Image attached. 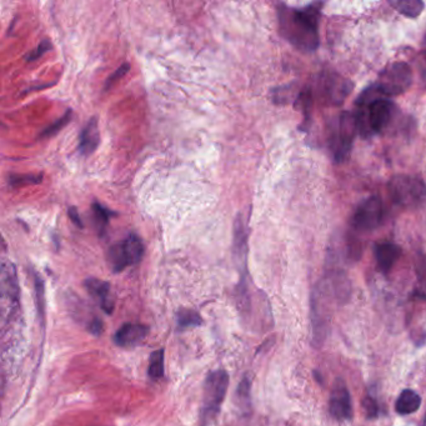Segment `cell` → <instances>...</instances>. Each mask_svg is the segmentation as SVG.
Masks as SVG:
<instances>
[{
  "instance_id": "cell-1",
  "label": "cell",
  "mask_w": 426,
  "mask_h": 426,
  "mask_svg": "<svg viewBox=\"0 0 426 426\" xmlns=\"http://www.w3.org/2000/svg\"><path fill=\"white\" fill-rule=\"evenodd\" d=\"M323 3H311L302 8L280 4L278 19L280 33L297 51L313 53L319 48V22Z\"/></svg>"
},
{
  "instance_id": "cell-2",
  "label": "cell",
  "mask_w": 426,
  "mask_h": 426,
  "mask_svg": "<svg viewBox=\"0 0 426 426\" xmlns=\"http://www.w3.org/2000/svg\"><path fill=\"white\" fill-rule=\"evenodd\" d=\"M387 191L394 204L405 210L420 208L426 202V184L414 175H395L387 184Z\"/></svg>"
},
{
  "instance_id": "cell-3",
  "label": "cell",
  "mask_w": 426,
  "mask_h": 426,
  "mask_svg": "<svg viewBox=\"0 0 426 426\" xmlns=\"http://www.w3.org/2000/svg\"><path fill=\"white\" fill-rule=\"evenodd\" d=\"M229 387V374L223 369L209 373L204 382L200 424L208 426L218 416Z\"/></svg>"
},
{
  "instance_id": "cell-4",
  "label": "cell",
  "mask_w": 426,
  "mask_h": 426,
  "mask_svg": "<svg viewBox=\"0 0 426 426\" xmlns=\"http://www.w3.org/2000/svg\"><path fill=\"white\" fill-rule=\"evenodd\" d=\"M359 133L355 112H344L339 115L329 135V150L335 163H342L353 150L355 135Z\"/></svg>"
},
{
  "instance_id": "cell-5",
  "label": "cell",
  "mask_w": 426,
  "mask_h": 426,
  "mask_svg": "<svg viewBox=\"0 0 426 426\" xmlns=\"http://www.w3.org/2000/svg\"><path fill=\"white\" fill-rule=\"evenodd\" d=\"M413 84V70L408 63L396 62L389 64L379 74L375 85L384 98L398 96L405 93Z\"/></svg>"
},
{
  "instance_id": "cell-6",
  "label": "cell",
  "mask_w": 426,
  "mask_h": 426,
  "mask_svg": "<svg viewBox=\"0 0 426 426\" xmlns=\"http://www.w3.org/2000/svg\"><path fill=\"white\" fill-rule=\"evenodd\" d=\"M143 255V240L134 233H130L125 239L109 247L108 263L112 273H120L128 266L141 263Z\"/></svg>"
},
{
  "instance_id": "cell-7",
  "label": "cell",
  "mask_w": 426,
  "mask_h": 426,
  "mask_svg": "<svg viewBox=\"0 0 426 426\" xmlns=\"http://www.w3.org/2000/svg\"><path fill=\"white\" fill-rule=\"evenodd\" d=\"M385 214L387 212L382 198L373 195L358 204L350 219V224L356 231L369 233L384 223Z\"/></svg>"
},
{
  "instance_id": "cell-8",
  "label": "cell",
  "mask_w": 426,
  "mask_h": 426,
  "mask_svg": "<svg viewBox=\"0 0 426 426\" xmlns=\"http://www.w3.org/2000/svg\"><path fill=\"white\" fill-rule=\"evenodd\" d=\"M354 89L351 80L337 73H323L318 79L316 90L320 98L329 105H342Z\"/></svg>"
},
{
  "instance_id": "cell-9",
  "label": "cell",
  "mask_w": 426,
  "mask_h": 426,
  "mask_svg": "<svg viewBox=\"0 0 426 426\" xmlns=\"http://www.w3.org/2000/svg\"><path fill=\"white\" fill-rule=\"evenodd\" d=\"M233 255L236 265L240 271V297L247 295V285H245V276H247V234L244 221L241 215L234 221V241H233Z\"/></svg>"
},
{
  "instance_id": "cell-10",
  "label": "cell",
  "mask_w": 426,
  "mask_h": 426,
  "mask_svg": "<svg viewBox=\"0 0 426 426\" xmlns=\"http://www.w3.org/2000/svg\"><path fill=\"white\" fill-rule=\"evenodd\" d=\"M329 410L331 416L337 420L353 419V403L347 384L342 382V379H337L331 389Z\"/></svg>"
},
{
  "instance_id": "cell-11",
  "label": "cell",
  "mask_w": 426,
  "mask_h": 426,
  "mask_svg": "<svg viewBox=\"0 0 426 426\" xmlns=\"http://www.w3.org/2000/svg\"><path fill=\"white\" fill-rule=\"evenodd\" d=\"M19 283H18L17 269L14 264L8 259L1 262V295L13 306L19 303Z\"/></svg>"
},
{
  "instance_id": "cell-12",
  "label": "cell",
  "mask_w": 426,
  "mask_h": 426,
  "mask_svg": "<svg viewBox=\"0 0 426 426\" xmlns=\"http://www.w3.org/2000/svg\"><path fill=\"white\" fill-rule=\"evenodd\" d=\"M149 330V326L144 324L127 323L119 328L112 340L120 348H134L146 339Z\"/></svg>"
},
{
  "instance_id": "cell-13",
  "label": "cell",
  "mask_w": 426,
  "mask_h": 426,
  "mask_svg": "<svg viewBox=\"0 0 426 426\" xmlns=\"http://www.w3.org/2000/svg\"><path fill=\"white\" fill-rule=\"evenodd\" d=\"M401 254H403L401 247H399L398 244L390 243V241L377 243L374 247L376 265L384 274H387L390 270L393 269L394 265L398 263Z\"/></svg>"
},
{
  "instance_id": "cell-14",
  "label": "cell",
  "mask_w": 426,
  "mask_h": 426,
  "mask_svg": "<svg viewBox=\"0 0 426 426\" xmlns=\"http://www.w3.org/2000/svg\"><path fill=\"white\" fill-rule=\"evenodd\" d=\"M84 286L90 295L99 303L103 311L105 314L112 315L114 311V302L110 295V284L96 278H89L84 281Z\"/></svg>"
},
{
  "instance_id": "cell-15",
  "label": "cell",
  "mask_w": 426,
  "mask_h": 426,
  "mask_svg": "<svg viewBox=\"0 0 426 426\" xmlns=\"http://www.w3.org/2000/svg\"><path fill=\"white\" fill-rule=\"evenodd\" d=\"M101 144V133L96 117L89 119L79 135L78 150L83 157H89Z\"/></svg>"
},
{
  "instance_id": "cell-16",
  "label": "cell",
  "mask_w": 426,
  "mask_h": 426,
  "mask_svg": "<svg viewBox=\"0 0 426 426\" xmlns=\"http://www.w3.org/2000/svg\"><path fill=\"white\" fill-rule=\"evenodd\" d=\"M420 395L411 389H405L404 392H401L399 395L395 403V410L400 415H410L420 409Z\"/></svg>"
},
{
  "instance_id": "cell-17",
  "label": "cell",
  "mask_w": 426,
  "mask_h": 426,
  "mask_svg": "<svg viewBox=\"0 0 426 426\" xmlns=\"http://www.w3.org/2000/svg\"><path fill=\"white\" fill-rule=\"evenodd\" d=\"M389 4L401 15L410 19L420 17L421 13L425 8L424 1L421 0H389Z\"/></svg>"
},
{
  "instance_id": "cell-18",
  "label": "cell",
  "mask_w": 426,
  "mask_h": 426,
  "mask_svg": "<svg viewBox=\"0 0 426 426\" xmlns=\"http://www.w3.org/2000/svg\"><path fill=\"white\" fill-rule=\"evenodd\" d=\"M91 210H93V218L96 223V228L99 233V235H104V233L107 231L108 225L110 223V219L115 217L117 213H114L112 210L104 207L101 202H94L91 204Z\"/></svg>"
},
{
  "instance_id": "cell-19",
  "label": "cell",
  "mask_w": 426,
  "mask_h": 426,
  "mask_svg": "<svg viewBox=\"0 0 426 426\" xmlns=\"http://www.w3.org/2000/svg\"><path fill=\"white\" fill-rule=\"evenodd\" d=\"M415 295L426 300V255H420L415 263Z\"/></svg>"
},
{
  "instance_id": "cell-20",
  "label": "cell",
  "mask_w": 426,
  "mask_h": 426,
  "mask_svg": "<svg viewBox=\"0 0 426 426\" xmlns=\"http://www.w3.org/2000/svg\"><path fill=\"white\" fill-rule=\"evenodd\" d=\"M165 356H164V349H159L157 351L150 355L149 359V369H148V375L152 380H159L164 376V370H165Z\"/></svg>"
},
{
  "instance_id": "cell-21",
  "label": "cell",
  "mask_w": 426,
  "mask_h": 426,
  "mask_svg": "<svg viewBox=\"0 0 426 426\" xmlns=\"http://www.w3.org/2000/svg\"><path fill=\"white\" fill-rule=\"evenodd\" d=\"M176 323L180 330H186L189 328H197L202 325V320L197 311L191 309H180L176 315Z\"/></svg>"
},
{
  "instance_id": "cell-22",
  "label": "cell",
  "mask_w": 426,
  "mask_h": 426,
  "mask_svg": "<svg viewBox=\"0 0 426 426\" xmlns=\"http://www.w3.org/2000/svg\"><path fill=\"white\" fill-rule=\"evenodd\" d=\"M43 181V174H11L8 183L11 188L24 186H34Z\"/></svg>"
},
{
  "instance_id": "cell-23",
  "label": "cell",
  "mask_w": 426,
  "mask_h": 426,
  "mask_svg": "<svg viewBox=\"0 0 426 426\" xmlns=\"http://www.w3.org/2000/svg\"><path fill=\"white\" fill-rule=\"evenodd\" d=\"M250 390H252V380L249 376L245 375L241 379L238 390H236V398L239 399V403L243 409H249V406L252 404Z\"/></svg>"
},
{
  "instance_id": "cell-24",
  "label": "cell",
  "mask_w": 426,
  "mask_h": 426,
  "mask_svg": "<svg viewBox=\"0 0 426 426\" xmlns=\"http://www.w3.org/2000/svg\"><path fill=\"white\" fill-rule=\"evenodd\" d=\"M294 85L295 84L283 85L280 88L273 90V101L275 104H288L292 99L297 101V96H295Z\"/></svg>"
},
{
  "instance_id": "cell-25",
  "label": "cell",
  "mask_w": 426,
  "mask_h": 426,
  "mask_svg": "<svg viewBox=\"0 0 426 426\" xmlns=\"http://www.w3.org/2000/svg\"><path fill=\"white\" fill-rule=\"evenodd\" d=\"M72 117H73V112L72 110H67L64 115H63L62 118L58 119L56 122L51 124L49 127H46L43 131H41V134H40V138L43 139V138H49V136H53V135L58 134L60 130L67 125L70 120H72Z\"/></svg>"
},
{
  "instance_id": "cell-26",
  "label": "cell",
  "mask_w": 426,
  "mask_h": 426,
  "mask_svg": "<svg viewBox=\"0 0 426 426\" xmlns=\"http://www.w3.org/2000/svg\"><path fill=\"white\" fill-rule=\"evenodd\" d=\"M34 286H35L40 314H41V318H44V281L37 273H34Z\"/></svg>"
},
{
  "instance_id": "cell-27",
  "label": "cell",
  "mask_w": 426,
  "mask_h": 426,
  "mask_svg": "<svg viewBox=\"0 0 426 426\" xmlns=\"http://www.w3.org/2000/svg\"><path fill=\"white\" fill-rule=\"evenodd\" d=\"M363 409L368 419H375L376 416L379 415V405L376 403L375 399L370 395H366L363 399Z\"/></svg>"
},
{
  "instance_id": "cell-28",
  "label": "cell",
  "mask_w": 426,
  "mask_h": 426,
  "mask_svg": "<svg viewBox=\"0 0 426 426\" xmlns=\"http://www.w3.org/2000/svg\"><path fill=\"white\" fill-rule=\"evenodd\" d=\"M51 43L48 39L43 40L41 43H40L35 49L33 51H29L28 54L25 56V59L28 60V62H34V60H37V59H39L40 56H44L46 51H51Z\"/></svg>"
},
{
  "instance_id": "cell-29",
  "label": "cell",
  "mask_w": 426,
  "mask_h": 426,
  "mask_svg": "<svg viewBox=\"0 0 426 426\" xmlns=\"http://www.w3.org/2000/svg\"><path fill=\"white\" fill-rule=\"evenodd\" d=\"M130 64L129 63H124L122 67H118L114 73L108 78L107 83H105V90L109 89V88H112V85L115 84L118 80L123 78L125 74L129 72Z\"/></svg>"
},
{
  "instance_id": "cell-30",
  "label": "cell",
  "mask_w": 426,
  "mask_h": 426,
  "mask_svg": "<svg viewBox=\"0 0 426 426\" xmlns=\"http://www.w3.org/2000/svg\"><path fill=\"white\" fill-rule=\"evenodd\" d=\"M88 330L93 334V335H101V333H103V323H101V319H98V318H94V319L91 320L89 323V325H88Z\"/></svg>"
},
{
  "instance_id": "cell-31",
  "label": "cell",
  "mask_w": 426,
  "mask_h": 426,
  "mask_svg": "<svg viewBox=\"0 0 426 426\" xmlns=\"http://www.w3.org/2000/svg\"><path fill=\"white\" fill-rule=\"evenodd\" d=\"M67 215H69V218L70 220L73 221L74 224L77 225L78 228H84V224H83V221H82V218H80V215H79L78 210L75 207H70L69 210H67Z\"/></svg>"
},
{
  "instance_id": "cell-32",
  "label": "cell",
  "mask_w": 426,
  "mask_h": 426,
  "mask_svg": "<svg viewBox=\"0 0 426 426\" xmlns=\"http://www.w3.org/2000/svg\"><path fill=\"white\" fill-rule=\"evenodd\" d=\"M424 45H425V51H426V34H425V38H424Z\"/></svg>"
},
{
  "instance_id": "cell-33",
  "label": "cell",
  "mask_w": 426,
  "mask_h": 426,
  "mask_svg": "<svg viewBox=\"0 0 426 426\" xmlns=\"http://www.w3.org/2000/svg\"><path fill=\"white\" fill-rule=\"evenodd\" d=\"M422 426H426V415H425V419H424V425Z\"/></svg>"
}]
</instances>
